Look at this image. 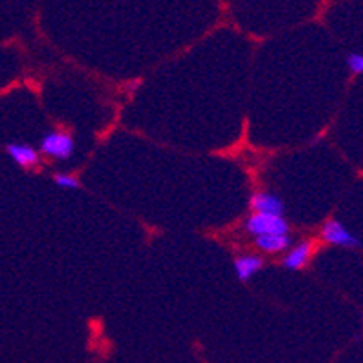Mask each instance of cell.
<instances>
[{"label": "cell", "mask_w": 363, "mask_h": 363, "mask_svg": "<svg viewBox=\"0 0 363 363\" xmlns=\"http://www.w3.org/2000/svg\"><path fill=\"white\" fill-rule=\"evenodd\" d=\"M345 64L352 74H363V53H349Z\"/></svg>", "instance_id": "10"}, {"label": "cell", "mask_w": 363, "mask_h": 363, "mask_svg": "<svg viewBox=\"0 0 363 363\" xmlns=\"http://www.w3.org/2000/svg\"><path fill=\"white\" fill-rule=\"evenodd\" d=\"M249 209L251 213L262 215L285 216V202L280 199V194L272 191H255L249 199Z\"/></svg>", "instance_id": "5"}, {"label": "cell", "mask_w": 363, "mask_h": 363, "mask_svg": "<svg viewBox=\"0 0 363 363\" xmlns=\"http://www.w3.org/2000/svg\"><path fill=\"white\" fill-rule=\"evenodd\" d=\"M53 184L57 187H60V189H69V191L80 189V187H82V184H80L79 178L74 177V174H69V173H55Z\"/></svg>", "instance_id": "9"}, {"label": "cell", "mask_w": 363, "mask_h": 363, "mask_svg": "<svg viewBox=\"0 0 363 363\" xmlns=\"http://www.w3.org/2000/svg\"><path fill=\"white\" fill-rule=\"evenodd\" d=\"M77 142L66 129H50L38 142V153L53 162H67L73 158Z\"/></svg>", "instance_id": "1"}, {"label": "cell", "mask_w": 363, "mask_h": 363, "mask_svg": "<svg viewBox=\"0 0 363 363\" xmlns=\"http://www.w3.org/2000/svg\"><path fill=\"white\" fill-rule=\"evenodd\" d=\"M6 153L11 158L13 164H17L24 171H35L40 167V153L33 145L24 142H9L6 145Z\"/></svg>", "instance_id": "6"}, {"label": "cell", "mask_w": 363, "mask_h": 363, "mask_svg": "<svg viewBox=\"0 0 363 363\" xmlns=\"http://www.w3.org/2000/svg\"><path fill=\"white\" fill-rule=\"evenodd\" d=\"M362 322H363V318H362Z\"/></svg>", "instance_id": "11"}, {"label": "cell", "mask_w": 363, "mask_h": 363, "mask_svg": "<svg viewBox=\"0 0 363 363\" xmlns=\"http://www.w3.org/2000/svg\"><path fill=\"white\" fill-rule=\"evenodd\" d=\"M264 267V256L258 255V252H242V255H236L233 258V271H235V277L242 284L251 281Z\"/></svg>", "instance_id": "4"}, {"label": "cell", "mask_w": 363, "mask_h": 363, "mask_svg": "<svg viewBox=\"0 0 363 363\" xmlns=\"http://www.w3.org/2000/svg\"><path fill=\"white\" fill-rule=\"evenodd\" d=\"M313 252H314L313 240H301V242L291 245V247L284 252L281 265H284L287 271H301V269L309 265L311 258H313Z\"/></svg>", "instance_id": "7"}, {"label": "cell", "mask_w": 363, "mask_h": 363, "mask_svg": "<svg viewBox=\"0 0 363 363\" xmlns=\"http://www.w3.org/2000/svg\"><path fill=\"white\" fill-rule=\"evenodd\" d=\"M291 235H265L252 238V244L262 255H284L291 247Z\"/></svg>", "instance_id": "8"}, {"label": "cell", "mask_w": 363, "mask_h": 363, "mask_svg": "<svg viewBox=\"0 0 363 363\" xmlns=\"http://www.w3.org/2000/svg\"><path fill=\"white\" fill-rule=\"evenodd\" d=\"M242 229L251 238L265 235H291V223L285 216L262 215V213H249Z\"/></svg>", "instance_id": "2"}, {"label": "cell", "mask_w": 363, "mask_h": 363, "mask_svg": "<svg viewBox=\"0 0 363 363\" xmlns=\"http://www.w3.org/2000/svg\"><path fill=\"white\" fill-rule=\"evenodd\" d=\"M320 238L323 244L335 245V247L356 249L362 245V240L336 218H329L323 222V225L320 227Z\"/></svg>", "instance_id": "3"}]
</instances>
